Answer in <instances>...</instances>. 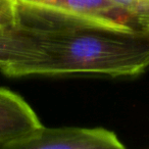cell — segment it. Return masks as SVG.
I'll return each mask as SVG.
<instances>
[{
    "mask_svg": "<svg viewBox=\"0 0 149 149\" xmlns=\"http://www.w3.org/2000/svg\"><path fill=\"white\" fill-rule=\"evenodd\" d=\"M118 135L105 128H40L8 149H124Z\"/></svg>",
    "mask_w": 149,
    "mask_h": 149,
    "instance_id": "cell-3",
    "label": "cell"
},
{
    "mask_svg": "<svg viewBox=\"0 0 149 149\" xmlns=\"http://www.w3.org/2000/svg\"><path fill=\"white\" fill-rule=\"evenodd\" d=\"M0 24L2 25L22 24L17 0H0Z\"/></svg>",
    "mask_w": 149,
    "mask_h": 149,
    "instance_id": "cell-7",
    "label": "cell"
},
{
    "mask_svg": "<svg viewBox=\"0 0 149 149\" xmlns=\"http://www.w3.org/2000/svg\"><path fill=\"white\" fill-rule=\"evenodd\" d=\"M41 126L39 116L21 95L0 87V148L8 149Z\"/></svg>",
    "mask_w": 149,
    "mask_h": 149,
    "instance_id": "cell-4",
    "label": "cell"
},
{
    "mask_svg": "<svg viewBox=\"0 0 149 149\" xmlns=\"http://www.w3.org/2000/svg\"><path fill=\"white\" fill-rule=\"evenodd\" d=\"M129 15L140 31L149 32V0H112Z\"/></svg>",
    "mask_w": 149,
    "mask_h": 149,
    "instance_id": "cell-6",
    "label": "cell"
},
{
    "mask_svg": "<svg viewBox=\"0 0 149 149\" xmlns=\"http://www.w3.org/2000/svg\"><path fill=\"white\" fill-rule=\"evenodd\" d=\"M38 43L32 26L0 24V70L8 76L11 70L33 60Z\"/></svg>",
    "mask_w": 149,
    "mask_h": 149,
    "instance_id": "cell-5",
    "label": "cell"
},
{
    "mask_svg": "<svg viewBox=\"0 0 149 149\" xmlns=\"http://www.w3.org/2000/svg\"><path fill=\"white\" fill-rule=\"evenodd\" d=\"M32 27L37 56L11 70L8 77H137L149 68V32L70 25Z\"/></svg>",
    "mask_w": 149,
    "mask_h": 149,
    "instance_id": "cell-1",
    "label": "cell"
},
{
    "mask_svg": "<svg viewBox=\"0 0 149 149\" xmlns=\"http://www.w3.org/2000/svg\"><path fill=\"white\" fill-rule=\"evenodd\" d=\"M22 23L95 27L132 33L140 30L131 17L112 0H36L17 5Z\"/></svg>",
    "mask_w": 149,
    "mask_h": 149,
    "instance_id": "cell-2",
    "label": "cell"
}]
</instances>
